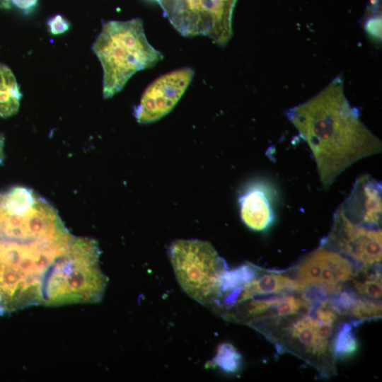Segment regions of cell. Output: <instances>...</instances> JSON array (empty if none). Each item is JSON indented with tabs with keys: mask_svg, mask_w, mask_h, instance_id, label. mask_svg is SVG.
Masks as SVG:
<instances>
[{
	"mask_svg": "<svg viewBox=\"0 0 382 382\" xmlns=\"http://www.w3.org/2000/svg\"><path fill=\"white\" fill-rule=\"evenodd\" d=\"M286 117L310 148L325 188L351 165L382 150L381 141L347 100L340 76L311 98L290 108Z\"/></svg>",
	"mask_w": 382,
	"mask_h": 382,
	"instance_id": "6da1fadb",
	"label": "cell"
},
{
	"mask_svg": "<svg viewBox=\"0 0 382 382\" xmlns=\"http://www.w3.org/2000/svg\"><path fill=\"white\" fill-rule=\"evenodd\" d=\"M92 48L103 67L106 99L119 93L136 72L163 59L162 53L148 41L140 18L105 23Z\"/></svg>",
	"mask_w": 382,
	"mask_h": 382,
	"instance_id": "7a4b0ae2",
	"label": "cell"
},
{
	"mask_svg": "<svg viewBox=\"0 0 382 382\" xmlns=\"http://www.w3.org/2000/svg\"><path fill=\"white\" fill-rule=\"evenodd\" d=\"M168 255L182 289L200 304L212 307L219 296V280L225 261L207 241L176 240Z\"/></svg>",
	"mask_w": 382,
	"mask_h": 382,
	"instance_id": "3957f363",
	"label": "cell"
},
{
	"mask_svg": "<svg viewBox=\"0 0 382 382\" xmlns=\"http://www.w3.org/2000/svg\"><path fill=\"white\" fill-rule=\"evenodd\" d=\"M153 1L184 36H207L221 46L232 36V15L237 0Z\"/></svg>",
	"mask_w": 382,
	"mask_h": 382,
	"instance_id": "277c9868",
	"label": "cell"
},
{
	"mask_svg": "<svg viewBox=\"0 0 382 382\" xmlns=\"http://www.w3.org/2000/svg\"><path fill=\"white\" fill-rule=\"evenodd\" d=\"M325 245L353 262L369 268L381 262V230L368 228L352 222L342 206L336 210L331 231Z\"/></svg>",
	"mask_w": 382,
	"mask_h": 382,
	"instance_id": "5b68a950",
	"label": "cell"
},
{
	"mask_svg": "<svg viewBox=\"0 0 382 382\" xmlns=\"http://www.w3.org/2000/svg\"><path fill=\"white\" fill-rule=\"evenodd\" d=\"M190 67L168 72L151 83L143 93L134 116L140 124H149L169 113L184 94L194 76Z\"/></svg>",
	"mask_w": 382,
	"mask_h": 382,
	"instance_id": "8992f818",
	"label": "cell"
},
{
	"mask_svg": "<svg viewBox=\"0 0 382 382\" xmlns=\"http://www.w3.org/2000/svg\"><path fill=\"white\" fill-rule=\"evenodd\" d=\"M355 270L354 262L349 258L323 245L299 262L295 279L302 290L311 286L339 285L352 279Z\"/></svg>",
	"mask_w": 382,
	"mask_h": 382,
	"instance_id": "52a82bcc",
	"label": "cell"
},
{
	"mask_svg": "<svg viewBox=\"0 0 382 382\" xmlns=\"http://www.w3.org/2000/svg\"><path fill=\"white\" fill-rule=\"evenodd\" d=\"M311 299L301 296L277 294L269 296H254L236 304L223 311L221 315L227 319L247 323L253 327L267 317H293L311 308Z\"/></svg>",
	"mask_w": 382,
	"mask_h": 382,
	"instance_id": "ba28073f",
	"label": "cell"
},
{
	"mask_svg": "<svg viewBox=\"0 0 382 382\" xmlns=\"http://www.w3.org/2000/svg\"><path fill=\"white\" fill-rule=\"evenodd\" d=\"M381 183L366 174L357 179L349 195L341 206L352 222L378 228L381 222Z\"/></svg>",
	"mask_w": 382,
	"mask_h": 382,
	"instance_id": "9c48e42d",
	"label": "cell"
},
{
	"mask_svg": "<svg viewBox=\"0 0 382 382\" xmlns=\"http://www.w3.org/2000/svg\"><path fill=\"white\" fill-rule=\"evenodd\" d=\"M334 325L324 323L316 317L296 318L285 329L288 344L303 351L311 358L323 357L331 351Z\"/></svg>",
	"mask_w": 382,
	"mask_h": 382,
	"instance_id": "30bf717a",
	"label": "cell"
},
{
	"mask_svg": "<svg viewBox=\"0 0 382 382\" xmlns=\"http://www.w3.org/2000/svg\"><path fill=\"white\" fill-rule=\"evenodd\" d=\"M241 217L250 228L262 231L269 228L274 220V213L269 195L262 185L249 186L239 198Z\"/></svg>",
	"mask_w": 382,
	"mask_h": 382,
	"instance_id": "8fae6325",
	"label": "cell"
},
{
	"mask_svg": "<svg viewBox=\"0 0 382 382\" xmlns=\"http://www.w3.org/2000/svg\"><path fill=\"white\" fill-rule=\"evenodd\" d=\"M21 93L11 69L0 64V117H8L18 111Z\"/></svg>",
	"mask_w": 382,
	"mask_h": 382,
	"instance_id": "7c38bea8",
	"label": "cell"
},
{
	"mask_svg": "<svg viewBox=\"0 0 382 382\" xmlns=\"http://www.w3.org/2000/svg\"><path fill=\"white\" fill-rule=\"evenodd\" d=\"M357 349L358 343L353 328L350 323H345L333 335L331 341L333 356L340 359L350 357Z\"/></svg>",
	"mask_w": 382,
	"mask_h": 382,
	"instance_id": "4fadbf2b",
	"label": "cell"
},
{
	"mask_svg": "<svg viewBox=\"0 0 382 382\" xmlns=\"http://www.w3.org/2000/svg\"><path fill=\"white\" fill-rule=\"evenodd\" d=\"M369 268H361L364 275L358 272L353 277V285L357 294L371 299L381 296V275L378 268L369 272Z\"/></svg>",
	"mask_w": 382,
	"mask_h": 382,
	"instance_id": "5bb4252c",
	"label": "cell"
},
{
	"mask_svg": "<svg viewBox=\"0 0 382 382\" xmlns=\"http://www.w3.org/2000/svg\"><path fill=\"white\" fill-rule=\"evenodd\" d=\"M345 315L356 318H369L381 316V304L366 297L355 295Z\"/></svg>",
	"mask_w": 382,
	"mask_h": 382,
	"instance_id": "9a60e30c",
	"label": "cell"
},
{
	"mask_svg": "<svg viewBox=\"0 0 382 382\" xmlns=\"http://www.w3.org/2000/svg\"><path fill=\"white\" fill-rule=\"evenodd\" d=\"M213 363L227 373H235L240 368L241 356L232 345L224 343L219 347Z\"/></svg>",
	"mask_w": 382,
	"mask_h": 382,
	"instance_id": "2e32d148",
	"label": "cell"
},
{
	"mask_svg": "<svg viewBox=\"0 0 382 382\" xmlns=\"http://www.w3.org/2000/svg\"><path fill=\"white\" fill-rule=\"evenodd\" d=\"M50 32L53 35H60L66 32L70 28V23L62 15L57 14L47 21Z\"/></svg>",
	"mask_w": 382,
	"mask_h": 382,
	"instance_id": "e0dca14e",
	"label": "cell"
},
{
	"mask_svg": "<svg viewBox=\"0 0 382 382\" xmlns=\"http://www.w3.org/2000/svg\"><path fill=\"white\" fill-rule=\"evenodd\" d=\"M366 32L372 37L379 39L381 36V16H372L369 18L365 24Z\"/></svg>",
	"mask_w": 382,
	"mask_h": 382,
	"instance_id": "ac0fdd59",
	"label": "cell"
},
{
	"mask_svg": "<svg viewBox=\"0 0 382 382\" xmlns=\"http://www.w3.org/2000/svg\"><path fill=\"white\" fill-rule=\"evenodd\" d=\"M38 0H11L18 8L24 11L26 13H30L37 4Z\"/></svg>",
	"mask_w": 382,
	"mask_h": 382,
	"instance_id": "d6986e66",
	"label": "cell"
},
{
	"mask_svg": "<svg viewBox=\"0 0 382 382\" xmlns=\"http://www.w3.org/2000/svg\"><path fill=\"white\" fill-rule=\"evenodd\" d=\"M4 136L0 134V165L2 164L4 159Z\"/></svg>",
	"mask_w": 382,
	"mask_h": 382,
	"instance_id": "ffe728a7",
	"label": "cell"
}]
</instances>
